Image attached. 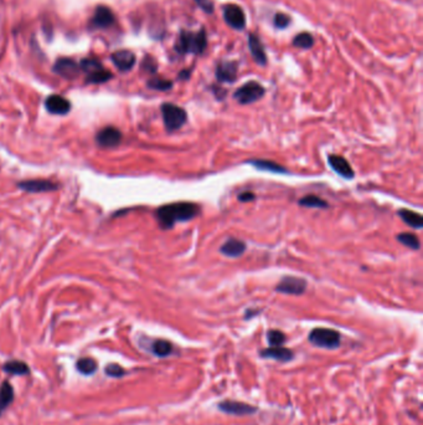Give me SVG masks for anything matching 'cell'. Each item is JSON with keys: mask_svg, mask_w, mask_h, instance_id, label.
<instances>
[{"mask_svg": "<svg viewBox=\"0 0 423 425\" xmlns=\"http://www.w3.org/2000/svg\"><path fill=\"white\" fill-rule=\"evenodd\" d=\"M200 213V207L192 201H179L163 205L155 212L158 222L161 229H172L176 222L193 220Z\"/></svg>", "mask_w": 423, "mask_h": 425, "instance_id": "6da1fadb", "label": "cell"}, {"mask_svg": "<svg viewBox=\"0 0 423 425\" xmlns=\"http://www.w3.org/2000/svg\"><path fill=\"white\" fill-rule=\"evenodd\" d=\"M206 46L207 35L206 30L202 28L201 30L196 31V33L189 30H181L179 39L174 45V50L180 55H200L206 50Z\"/></svg>", "mask_w": 423, "mask_h": 425, "instance_id": "7a4b0ae2", "label": "cell"}, {"mask_svg": "<svg viewBox=\"0 0 423 425\" xmlns=\"http://www.w3.org/2000/svg\"><path fill=\"white\" fill-rule=\"evenodd\" d=\"M160 110L161 116H163L164 126H165L168 132L180 130L187 121L186 111L180 106H176L174 104L165 102V104L161 105Z\"/></svg>", "mask_w": 423, "mask_h": 425, "instance_id": "3957f363", "label": "cell"}, {"mask_svg": "<svg viewBox=\"0 0 423 425\" xmlns=\"http://www.w3.org/2000/svg\"><path fill=\"white\" fill-rule=\"evenodd\" d=\"M308 339L315 347L334 350V348H337L340 346L342 336H340V333L337 331L331 330V328L318 327L310 331Z\"/></svg>", "mask_w": 423, "mask_h": 425, "instance_id": "277c9868", "label": "cell"}, {"mask_svg": "<svg viewBox=\"0 0 423 425\" xmlns=\"http://www.w3.org/2000/svg\"><path fill=\"white\" fill-rule=\"evenodd\" d=\"M266 90L257 81H248L239 87L234 93V98L241 105H251L263 97Z\"/></svg>", "mask_w": 423, "mask_h": 425, "instance_id": "5b68a950", "label": "cell"}, {"mask_svg": "<svg viewBox=\"0 0 423 425\" xmlns=\"http://www.w3.org/2000/svg\"><path fill=\"white\" fill-rule=\"evenodd\" d=\"M307 281L302 277L297 276H284L276 286V291L284 295H303L307 290Z\"/></svg>", "mask_w": 423, "mask_h": 425, "instance_id": "8992f818", "label": "cell"}, {"mask_svg": "<svg viewBox=\"0 0 423 425\" xmlns=\"http://www.w3.org/2000/svg\"><path fill=\"white\" fill-rule=\"evenodd\" d=\"M222 14L226 24L231 26L235 30H242L246 26V17L245 13L239 5L227 4L222 8Z\"/></svg>", "mask_w": 423, "mask_h": 425, "instance_id": "52a82bcc", "label": "cell"}, {"mask_svg": "<svg viewBox=\"0 0 423 425\" xmlns=\"http://www.w3.org/2000/svg\"><path fill=\"white\" fill-rule=\"evenodd\" d=\"M54 72L61 77L67 78V80H73L80 75L81 69L76 61L71 58H60L54 65Z\"/></svg>", "mask_w": 423, "mask_h": 425, "instance_id": "ba28073f", "label": "cell"}, {"mask_svg": "<svg viewBox=\"0 0 423 425\" xmlns=\"http://www.w3.org/2000/svg\"><path fill=\"white\" fill-rule=\"evenodd\" d=\"M328 163L329 166H330V168L333 169L339 177L344 178V179L350 180L355 177V172L354 169L351 168L350 163H349L345 158L342 157V155L330 154L328 157Z\"/></svg>", "mask_w": 423, "mask_h": 425, "instance_id": "9c48e42d", "label": "cell"}, {"mask_svg": "<svg viewBox=\"0 0 423 425\" xmlns=\"http://www.w3.org/2000/svg\"><path fill=\"white\" fill-rule=\"evenodd\" d=\"M239 63L236 61H221L216 67V78L220 82L232 84L236 81Z\"/></svg>", "mask_w": 423, "mask_h": 425, "instance_id": "30bf717a", "label": "cell"}, {"mask_svg": "<svg viewBox=\"0 0 423 425\" xmlns=\"http://www.w3.org/2000/svg\"><path fill=\"white\" fill-rule=\"evenodd\" d=\"M17 187L20 189L25 190L29 193H44V192H52V190L58 189V184L54 181L45 180V179H31V180H23L17 183Z\"/></svg>", "mask_w": 423, "mask_h": 425, "instance_id": "8fae6325", "label": "cell"}, {"mask_svg": "<svg viewBox=\"0 0 423 425\" xmlns=\"http://www.w3.org/2000/svg\"><path fill=\"white\" fill-rule=\"evenodd\" d=\"M96 140L101 147H116L122 140V133L116 127H104L97 133Z\"/></svg>", "mask_w": 423, "mask_h": 425, "instance_id": "7c38bea8", "label": "cell"}, {"mask_svg": "<svg viewBox=\"0 0 423 425\" xmlns=\"http://www.w3.org/2000/svg\"><path fill=\"white\" fill-rule=\"evenodd\" d=\"M219 409L221 412L227 413V414L232 415H249L253 414L256 409L253 406H249L247 403H242V401H235V400H225L219 403Z\"/></svg>", "mask_w": 423, "mask_h": 425, "instance_id": "4fadbf2b", "label": "cell"}, {"mask_svg": "<svg viewBox=\"0 0 423 425\" xmlns=\"http://www.w3.org/2000/svg\"><path fill=\"white\" fill-rule=\"evenodd\" d=\"M45 107L52 115H67L71 111V102L60 95H51L46 98Z\"/></svg>", "mask_w": 423, "mask_h": 425, "instance_id": "5bb4252c", "label": "cell"}, {"mask_svg": "<svg viewBox=\"0 0 423 425\" xmlns=\"http://www.w3.org/2000/svg\"><path fill=\"white\" fill-rule=\"evenodd\" d=\"M114 23V14L108 7L101 5L97 7L95 14H93L92 20H91V26L96 29H105L110 28Z\"/></svg>", "mask_w": 423, "mask_h": 425, "instance_id": "9a60e30c", "label": "cell"}, {"mask_svg": "<svg viewBox=\"0 0 423 425\" xmlns=\"http://www.w3.org/2000/svg\"><path fill=\"white\" fill-rule=\"evenodd\" d=\"M111 60L114 66L123 72L129 71L136 65V55L129 50H119V51L113 52L111 55Z\"/></svg>", "mask_w": 423, "mask_h": 425, "instance_id": "2e32d148", "label": "cell"}, {"mask_svg": "<svg viewBox=\"0 0 423 425\" xmlns=\"http://www.w3.org/2000/svg\"><path fill=\"white\" fill-rule=\"evenodd\" d=\"M246 248H247V245H246L245 241H242V240H239V239H234V237H232V239L226 240L224 244L221 245V248H220V253L226 257L236 259V257L242 256V255L245 254Z\"/></svg>", "mask_w": 423, "mask_h": 425, "instance_id": "e0dca14e", "label": "cell"}, {"mask_svg": "<svg viewBox=\"0 0 423 425\" xmlns=\"http://www.w3.org/2000/svg\"><path fill=\"white\" fill-rule=\"evenodd\" d=\"M248 48L249 51H251L252 57L258 65L264 66L267 64V55L264 52V48L261 43L260 37L257 36V34L251 33L248 35Z\"/></svg>", "mask_w": 423, "mask_h": 425, "instance_id": "ac0fdd59", "label": "cell"}, {"mask_svg": "<svg viewBox=\"0 0 423 425\" xmlns=\"http://www.w3.org/2000/svg\"><path fill=\"white\" fill-rule=\"evenodd\" d=\"M261 356L263 358H272L280 362H288L293 358V352L286 347L277 346V347H269L267 350L261 351Z\"/></svg>", "mask_w": 423, "mask_h": 425, "instance_id": "d6986e66", "label": "cell"}, {"mask_svg": "<svg viewBox=\"0 0 423 425\" xmlns=\"http://www.w3.org/2000/svg\"><path fill=\"white\" fill-rule=\"evenodd\" d=\"M246 163L252 164V166L256 167L258 171H266V172H272L276 173V174H287L288 171L284 167L280 166L278 163L273 162V160H267V159H251L247 160Z\"/></svg>", "mask_w": 423, "mask_h": 425, "instance_id": "ffe728a7", "label": "cell"}, {"mask_svg": "<svg viewBox=\"0 0 423 425\" xmlns=\"http://www.w3.org/2000/svg\"><path fill=\"white\" fill-rule=\"evenodd\" d=\"M398 216L402 219L408 227L413 229H422L423 228V216L421 214L413 212L410 209H399Z\"/></svg>", "mask_w": 423, "mask_h": 425, "instance_id": "44dd1931", "label": "cell"}, {"mask_svg": "<svg viewBox=\"0 0 423 425\" xmlns=\"http://www.w3.org/2000/svg\"><path fill=\"white\" fill-rule=\"evenodd\" d=\"M3 371L13 376H26L30 373L29 366L22 360H9L3 366Z\"/></svg>", "mask_w": 423, "mask_h": 425, "instance_id": "7402d4cb", "label": "cell"}, {"mask_svg": "<svg viewBox=\"0 0 423 425\" xmlns=\"http://www.w3.org/2000/svg\"><path fill=\"white\" fill-rule=\"evenodd\" d=\"M14 399V389L9 382H4L0 388V413L4 412L5 409L13 403Z\"/></svg>", "mask_w": 423, "mask_h": 425, "instance_id": "603a6c76", "label": "cell"}, {"mask_svg": "<svg viewBox=\"0 0 423 425\" xmlns=\"http://www.w3.org/2000/svg\"><path fill=\"white\" fill-rule=\"evenodd\" d=\"M298 204L301 205V207L314 208V209H325V208L329 207V204L324 200V199H322L320 196L314 195V194L305 195L303 196V198H301L299 199Z\"/></svg>", "mask_w": 423, "mask_h": 425, "instance_id": "cb8c5ba5", "label": "cell"}, {"mask_svg": "<svg viewBox=\"0 0 423 425\" xmlns=\"http://www.w3.org/2000/svg\"><path fill=\"white\" fill-rule=\"evenodd\" d=\"M152 353L157 357H168L173 353V345L165 339H155L152 343Z\"/></svg>", "mask_w": 423, "mask_h": 425, "instance_id": "d4e9b609", "label": "cell"}, {"mask_svg": "<svg viewBox=\"0 0 423 425\" xmlns=\"http://www.w3.org/2000/svg\"><path fill=\"white\" fill-rule=\"evenodd\" d=\"M76 368L80 373L84 374V376H91L97 371L98 366H97V362L93 358H90V357H84V358H81L77 360L76 363Z\"/></svg>", "mask_w": 423, "mask_h": 425, "instance_id": "484cf974", "label": "cell"}, {"mask_svg": "<svg viewBox=\"0 0 423 425\" xmlns=\"http://www.w3.org/2000/svg\"><path fill=\"white\" fill-rule=\"evenodd\" d=\"M397 240L402 245L407 246V248L412 249V250H419L421 249L419 237L413 233H399L397 235Z\"/></svg>", "mask_w": 423, "mask_h": 425, "instance_id": "4316f807", "label": "cell"}, {"mask_svg": "<svg viewBox=\"0 0 423 425\" xmlns=\"http://www.w3.org/2000/svg\"><path fill=\"white\" fill-rule=\"evenodd\" d=\"M80 69L86 72L87 76H90L98 71H102V70H104V67L102 66V64L98 60H95V58H83L80 63Z\"/></svg>", "mask_w": 423, "mask_h": 425, "instance_id": "83f0119b", "label": "cell"}, {"mask_svg": "<svg viewBox=\"0 0 423 425\" xmlns=\"http://www.w3.org/2000/svg\"><path fill=\"white\" fill-rule=\"evenodd\" d=\"M293 45L299 49H310L314 45V39L309 33H301L293 39Z\"/></svg>", "mask_w": 423, "mask_h": 425, "instance_id": "f1b7e54d", "label": "cell"}, {"mask_svg": "<svg viewBox=\"0 0 423 425\" xmlns=\"http://www.w3.org/2000/svg\"><path fill=\"white\" fill-rule=\"evenodd\" d=\"M267 341L271 347H277L286 342V335L280 330H269L267 332Z\"/></svg>", "mask_w": 423, "mask_h": 425, "instance_id": "f546056e", "label": "cell"}, {"mask_svg": "<svg viewBox=\"0 0 423 425\" xmlns=\"http://www.w3.org/2000/svg\"><path fill=\"white\" fill-rule=\"evenodd\" d=\"M149 89L158 90V91H169L173 89V82L169 80H164V78H151L146 82Z\"/></svg>", "mask_w": 423, "mask_h": 425, "instance_id": "4dcf8cb0", "label": "cell"}, {"mask_svg": "<svg viewBox=\"0 0 423 425\" xmlns=\"http://www.w3.org/2000/svg\"><path fill=\"white\" fill-rule=\"evenodd\" d=\"M111 77H112V74L104 69L102 70V71L96 72V74L87 76V82L88 84H90V82L91 84H103V82L110 80Z\"/></svg>", "mask_w": 423, "mask_h": 425, "instance_id": "1f68e13d", "label": "cell"}, {"mask_svg": "<svg viewBox=\"0 0 423 425\" xmlns=\"http://www.w3.org/2000/svg\"><path fill=\"white\" fill-rule=\"evenodd\" d=\"M104 373L107 374L108 377L122 378L125 374V371L122 367H120L119 365H116V363H112V365H108L107 367L104 368Z\"/></svg>", "mask_w": 423, "mask_h": 425, "instance_id": "d6a6232c", "label": "cell"}, {"mask_svg": "<svg viewBox=\"0 0 423 425\" xmlns=\"http://www.w3.org/2000/svg\"><path fill=\"white\" fill-rule=\"evenodd\" d=\"M290 24V17L287 14L278 13L274 16V26L277 29H286Z\"/></svg>", "mask_w": 423, "mask_h": 425, "instance_id": "836d02e7", "label": "cell"}, {"mask_svg": "<svg viewBox=\"0 0 423 425\" xmlns=\"http://www.w3.org/2000/svg\"><path fill=\"white\" fill-rule=\"evenodd\" d=\"M157 61L154 60L152 56H146L144 58L143 61V69L146 70L148 72H151V74H154V72H157Z\"/></svg>", "mask_w": 423, "mask_h": 425, "instance_id": "e575fe53", "label": "cell"}, {"mask_svg": "<svg viewBox=\"0 0 423 425\" xmlns=\"http://www.w3.org/2000/svg\"><path fill=\"white\" fill-rule=\"evenodd\" d=\"M194 2L206 14H211L214 11V3L211 0H194Z\"/></svg>", "mask_w": 423, "mask_h": 425, "instance_id": "d590c367", "label": "cell"}, {"mask_svg": "<svg viewBox=\"0 0 423 425\" xmlns=\"http://www.w3.org/2000/svg\"><path fill=\"white\" fill-rule=\"evenodd\" d=\"M237 199H239L241 203H248V201L255 200L256 194H255V193H252V192H249V190H247V192L240 193L239 196H237Z\"/></svg>", "mask_w": 423, "mask_h": 425, "instance_id": "8d00e7d4", "label": "cell"}, {"mask_svg": "<svg viewBox=\"0 0 423 425\" xmlns=\"http://www.w3.org/2000/svg\"><path fill=\"white\" fill-rule=\"evenodd\" d=\"M190 75H192V70H184V71H181L179 74V78L180 80H187L190 77Z\"/></svg>", "mask_w": 423, "mask_h": 425, "instance_id": "74e56055", "label": "cell"}, {"mask_svg": "<svg viewBox=\"0 0 423 425\" xmlns=\"http://www.w3.org/2000/svg\"><path fill=\"white\" fill-rule=\"evenodd\" d=\"M261 310H247L246 311V319H249L252 316H256L260 313Z\"/></svg>", "mask_w": 423, "mask_h": 425, "instance_id": "f35d334b", "label": "cell"}]
</instances>
